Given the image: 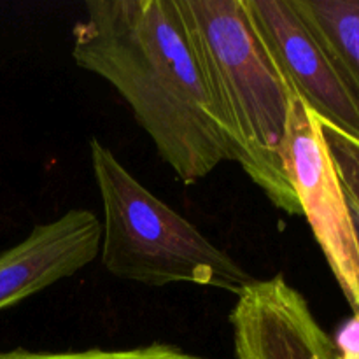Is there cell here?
Returning <instances> with one entry per match:
<instances>
[{"label":"cell","mask_w":359,"mask_h":359,"mask_svg":"<svg viewBox=\"0 0 359 359\" xmlns=\"http://www.w3.org/2000/svg\"><path fill=\"white\" fill-rule=\"evenodd\" d=\"M74 62L130 105L161 160L186 184L235 161L177 0H88Z\"/></svg>","instance_id":"1"},{"label":"cell","mask_w":359,"mask_h":359,"mask_svg":"<svg viewBox=\"0 0 359 359\" xmlns=\"http://www.w3.org/2000/svg\"><path fill=\"white\" fill-rule=\"evenodd\" d=\"M321 128L347 200L359 207V140L323 121Z\"/></svg>","instance_id":"10"},{"label":"cell","mask_w":359,"mask_h":359,"mask_svg":"<svg viewBox=\"0 0 359 359\" xmlns=\"http://www.w3.org/2000/svg\"><path fill=\"white\" fill-rule=\"evenodd\" d=\"M252 28L290 90L326 125L359 140V102L290 0H244Z\"/></svg>","instance_id":"5"},{"label":"cell","mask_w":359,"mask_h":359,"mask_svg":"<svg viewBox=\"0 0 359 359\" xmlns=\"http://www.w3.org/2000/svg\"><path fill=\"white\" fill-rule=\"evenodd\" d=\"M230 325L237 359H337L332 337L280 273L238 294Z\"/></svg>","instance_id":"6"},{"label":"cell","mask_w":359,"mask_h":359,"mask_svg":"<svg viewBox=\"0 0 359 359\" xmlns=\"http://www.w3.org/2000/svg\"><path fill=\"white\" fill-rule=\"evenodd\" d=\"M337 359H359V312H353L333 337Z\"/></svg>","instance_id":"11"},{"label":"cell","mask_w":359,"mask_h":359,"mask_svg":"<svg viewBox=\"0 0 359 359\" xmlns=\"http://www.w3.org/2000/svg\"><path fill=\"white\" fill-rule=\"evenodd\" d=\"M90 158L104 209L100 258L109 273L153 287L195 284L237 297L255 283L251 273L137 181L95 137Z\"/></svg>","instance_id":"3"},{"label":"cell","mask_w":359,"mask_h":359,"mask_svg":"<svg viewBox=\"0 0 359 359\" xmlns=\"http://www.w3.org/2000/svg\"><path fill=\"white\" fill-rule=\"evenodd\" d=\"M0 359H207L188 353L177 346L163 342L147 344L130 349H81V351H32L18 349L0 351Z\"/></svg>","instance_id":"9"},{"label":"cell","mask_w":359,"mask_h":359,"mask_svg":"<svg viewBox=\"0 0 359 359\" xmlns=\"http://www.w3.org/2000/svg\"><path fill=\"white\" fill-rule=\"evenodd\" d=\"M235 161L279 210L302 216L286 168L297 95L252 28L244 0H177Z\"/></svg>","instance_id":"2"},{"label":"cell","mask_w":359,"mask_h":359,"mask_svg":"<svg viewBox=\"0 0 359 359\" xmlns=\"http://www.w3.org/2000/svg\"><path fill=\"white\" fill-rule=\"evenodd\" d=\"M102 221L91 210L72 209L37 224L0 252V311L86 269L100 255Z\"/></svg>","instance_id":"7"},{"label":"cell","mask_w":359,"mask_h":359,"mask_svg":"<svg viewBox=\"0 0 359 359\" xmlns=\"http://www.w3.org/2000/svg\"><path fill=\"white\" fill-rule=\"evenodd\" d=\"M286 168L302 216L309 221L347 304L359 312V242L349 202L321 121L298 97L291 100Z\"/></svg>","instance_id":"4"},{"label":"cell","mask_w":359,"mask_h":359,"mask_svg":"<svg viewBox=\"0 0 359 359\" xmlns=\"http://www.w3.org/2000/svg\"><path fill=\"white\" fill-rule=\"evenodd\" d=\"M359 102V0H290Z\"/></svg>","instance_id":"8"},{"label":"cell","mask_w":359,"mask_h":359,"mask_svg":"<svg viewBox=\"0 0 359 359\" xmlns=\"http://www.w3.org/2000/svg\"><path fill=\"white\" fill-rule=\"evenodd\" d=\"M347 202H349V200H347ZM349 209H351V216H353L354 230H356L358 242H359V207H358V205H354L353 202H349Z\"/></svg>","instance_id":"12"}]
</instances>
